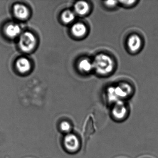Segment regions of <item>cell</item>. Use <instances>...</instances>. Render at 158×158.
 <instances>
[{"label": "cell", "mask_w": 158, "mask_h": 158, "mask_svg": "<svg viewBox=\"0 0 158 158\" xmlns=\"http://www.w3.org/2000/svg\"><path fill=\"white\" fill-rule=\"evenodd\" d=\"M114 94L117 101L127 97L132 91L131 87L128 84L121 83L116 87H114Z\"/></svg>", "instance_id": "3957f363"}, {"label": "cell", "mask_w": 158, "mask_h": 158, "mask_svg": "<svg viewBox=\"0 0 158 158\" xmlns=\"http://www.w3.org/2000/svg\"><path fill=\"white\" fill-rule=\"evenodd\" d=\"M72 34L77 38H82L85 35L87 28L82 23H77L72 27Z\"/></svg>", "instance_id": "9c48e42d"}, {"label": "cell", "mask_w": 158, "mask_h": 158, "mask_svg": "<svg viewBox=\"0 0 158 158\" xmlns=\"http://www.w3.org/2000/svg\"><path fill=\"white\" fill-rule=\"evenodd\" d=\"M21 28L16 24H10L6 27L5 32L6 35L10 38H15L20 35Z\"/></svg>", "instance_id": "30bf717a"}, {"label": "cell", "mask_w": 158, "mask_h": 158, "mask_svg": "<svg viewBox=\"0 0 158 158\" xmlns=\"http://www.w3.org/2000/svg\"><path fill=\"white\" fill-rule=\"evenodd\" d=\"M78 68L81 72L89 73L93 69V63L88 59H83L78 63Z\"/></svg>", "instance_id": "4fadbf2b"}, {"label": "cell", "mask_w": 158, "mask_h": 158, "mask_svg": "<svg viewBox=\"0 0 158 158\" xmlns=\"http://www.w3.org/2000/svg\"><path fill=\"white\" fill-rule=\"evenodd\" d=\"M64 147L69 151H76L79 148V140L76 136L73 134H68L65 136L64 140Z\"/></svg>", "instance_id": "277c9868"}, {"label": "cell", "mask_w": 158, "mask_h": 158, "mask_svg": "<svg viewBox=\"0 0 158 158\" xmlns=\"http://www.w3.org/2000/svg\"><path fill=\"white\" fill-rule=\"evenodd\" d=\"M16 65L19 72L23 73L28 72L31 67L30 62L25 58L19 59L16 62Z\"/></svg>", "instance_id": "7c38bea8"}, {"label": "cell", "mask_w": 158, "mask_h": 158, "mask_svg": "<svg viewBox=\"0 0 158 158\" xmlns=\"http://www.w3.org/2000/svg\"><path fill=\"white\" fill-rule=\"evenodd\" d=\"M60 128L61 130L63 132L67 133L70 131L71 129V125L68 122L64 121V122H62L60 125Z\"/></svg>", "instance_id": "9a60e30c"}, {"label": "cell", "mask_w": 158, "mask_h": 158, "mask_svg": "<svg viewBox=\"0 0 158 158\" xmlns=\"http://www.w3.org/2000/svg\"><path fill=\"white\" fill-rule=\"evenodd\" d=\"M127 44L130 51L133 52H136L141 48V39L137 35H132L128 38Z\"/></svg>", "instance_id": "8992f818"}, {"label": "cell", "mask_w": 158, "mask_h": 158, "mask_svg": "<svg viewBox=\"0 0 158 158\" xmlns=\"http://www.w3.org/2000/svg\"><path fill=\"white\" fill-rule=\"evenodd\" d=\"M75 18V15L74 13L69 10L64 12L62 15V20L65 23H70L74 20Z\"/></svg>", "instance_id": "5bb4252c"}, {"label": "cell", "mask_w": 158, "mask_h": 158, "mask_svg": "<svg viewBox=\"0 0 158 158\" xmlns=\"http://www.w3.org/2000/svg\"><path fill=\"white\" fill-rule=\"evenodd\" d=\"M117 1H108L104 2L105 5L108 7L113 8L115 7L117 4Z\"/></svg>", "instance_id": "2e32d148"}, {"label": "cell", "mask_w": 158, "mask_h": 158, "mask_svg": "<svg viewBox=\"0 0 158 158\" xmlns=\"http://www.w3.org/2000/svg\"><path fill=\"white\" fill-rule=\"evenodd\" d=\"M126 113V108L123 102L121 100L116 102L112 110L114 116L117 119H121L125 117Z\"/></svg>", "instance_id": "52a82bcc"}, {"label": "cell", "mask_w": 158, "mask_h": 158, "mask_svg": "<svg viewBox=\"0 0 158 158\" xmlns=\"http://www.w3.org/2000/svg\"><path fill=\"white\" fill-rule=\"evenodd\" d=\"M36 44V39L33 34L26 32L21 35L19 46L23 51L29 52L34 49Z\"/></svg>", "instance_id": "7a4b0ae2"}, {"label": "cell", "mask_w": 158, "mask_h": 158, "mask_svg": "<svg viewBox=\"0 0 158 158\" xmlns=\"http://www.w3.org/2000/svg\"><path fill=\"white\" fill-rule=\"evenodd\" d=\"M95 128L94 126V122L93 119L91 116H89L87 120L85 125L84 128V145L85 148V145L87 142L88 141L90 137L95 133Z\"/></svg>", "instance_id": "5b68a950"}, {"label": "cell", "mask_w": 158, "mask_h": 158, "mask_svg": "<svg viewBox=\"0 0 158 158\" xmlns=\"http://www.w3.org/2000/svg\"><path fill=\"white\" fill-rule=\"evenodd\" d=\"M92 63L93 69L98 73L102 75L110 73L114 66L112 59L108 55L104 54H100L96 56Z\"/></svg>", "instance_id": "6da1fadb"}, {"label": "cell", "mask_w": 158, "mask_h": 158, "mask_svg": "<svg viewBox=\"0 0 158 158\" xmlns=\"http://www.w3.org/2000/svg\"><path fill=\"white\" fill-rule=\"evenodd\" d=\"M135 2V1H121L120 2H122L123 4L129 6V5H132Z\"/></svg>", "instance_id": "e0dca14e"}, {"label": "cell", "mask_w": 158, "mask_h": 158, "mask_svg": "<svg viewBox=\"0 0 158 158\" xmlns=\"http://www.w3.org/2000/svg\"><path fill=\"white\" fill-rule=\"evenodd\" d=\"M75 11L79 15H85L89 12V10L88 3L85 1H78L74 6Z\"/></svg>", "instance_id": "8fae6325"}, {"label": "cell", "mask_w": 158, "mask_h": 158, "mask_svg": "<svg viewBox=\"0 0 158 158\" xmlns=\"http://www.w3.org/2000/svg\"><path fill=\"white\" fill-rule=\"evenodd\" d=\"M14 12L16 17L21 20L27 19L29 16L28 9L23 4H17L15 5Z\"/></svg>", "instance_id": "ba28073f"}]
</instances>
